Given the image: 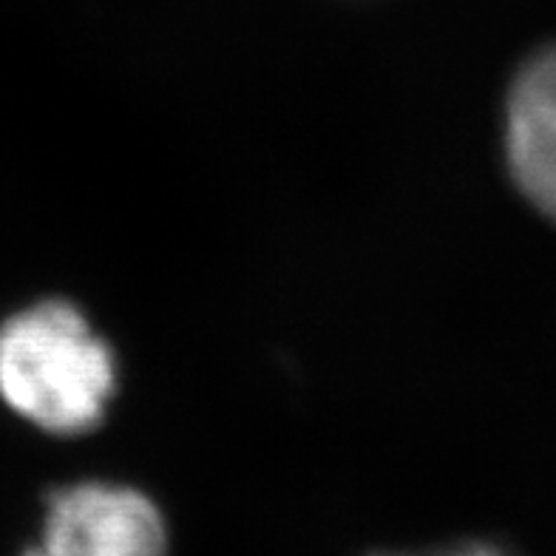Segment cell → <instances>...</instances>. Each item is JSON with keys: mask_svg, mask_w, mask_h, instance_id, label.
Returning a JSON list of instances; mask_svg holds the SVG:
<instances>
[{"mask_svg": "<svg viewBox=\"0 0 556 556\" xmlns=\"http://www.w3.org/2000/svg\"><path fill=\"white\" fill-rule=\"evenodd\" d=\"M505 162L528 205L556 225V43L522 63L505 103Z\"/></svg>", "mask_w": 556, "mask_h": 556, "instance_id": "cell-3", "label": "cell"}, {"mask_svg": "<svg viewBox=\"0 0 556 556\" xmlns=\"http://www.w3.org/2000/svg\"><path fill=\"white\" fill-rule=\"evenodd\" d=\"M369 556H406V554H369Z\"/></svg>", "mask_w": 556, "mask_h": 556, "instance_id": "cell-5", "label": "cell"}, {"mask_svg": "<svg viewBox=\"0 0 556 556\" xmlns=\"http://www.w3.org/2000/svg\"><path fill=\"white\" fill-rule=\"evenodd\" d=\"M114 389V355L74 304L40 301L0 327V397L37 429H94Z\"/></svg>", "mask_w": 556, "mask_h": 556, "instance_id": "cell-1", "label": "cell"}, {"mask_svg": "<svg viewBox=\"0 0 556 556\" xmlns=\"http://www.w3.org/2000/svg\"><path fill=\"white\" fill-rule=\"evenodd\" d=\"M168 528L154 500L114 483H74L46 500L37 542L21 556H165Z\"/></svg>", "mask_w": 556, "mask_h": 556, "instance_id": "cell-2", "label": "cell"}, {"mask_svg": "<svg viewBox=\"0 0 556 556\" xmlns=\"http://www.w3.org/2000/svg\"><path fill=\"white\" fill-rule=\"evenodd\" d=\"M429 556H508L497 545H489V542H463V545H452V548L434 551Z\"/></svg>", "mask_w": 556, "mask_h": 556, "instance_id": "cell-4", "label": "cell"}]
</instances>
